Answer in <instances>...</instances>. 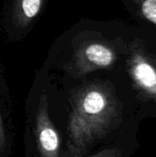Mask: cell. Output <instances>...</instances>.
Here are the masks:
<instances>
[{"instance_id": "6da1fadb", "label": "cell", "mask_w": 156, "mask_h": 157, "mask_svg": "<svg viewBox=\"0 0 156 157\" xmlns=\"http://www.w3.org/2000/svg\"><path fill=\"white\" fill-rule=\"evenodd\" d=\"M70 101L68 157H82L120 124L121 107L111 87L102 82L78 87Z\"/></svg>"}, {"instance_id": "7a4b0ae2", "label": "cell", "mask_w": 156, "mask_h": 157, "mask_svg": "<svg viewBox=\"0 0 156 157\" xmlns=\"http://www.w3.org/2000/svg\"><path fill=\"white\" fill-rule=\"evenodd\" d=\"M116 61L115 51L99 40H86L75 49L68 71L74 77H81L99 69L108 68Z\"/></svg>"}, {"instance_id": "3957f363", "label": "cell", "mask_w": 156, "mask_h": 157, "mask_svg": "<svg viewBox=\"0 0 156 157\" xmlns=\"http://www.w3.org/2000/svg\"><path fill=\"white\" fill-rule=\"evenodd\" d=\"M34 132L40 156L60 157L61 137L50 118L46 94H42L39 101L35 115Z\"/></svg>"}, {"instance_id": "277c9868", "label": "cell", "mask_w": 156, "mask_h": 157, "mask_svg": "<svg viewBox=\"0 0 156 157\" xmlns=\"http://www.w3.org/2000/svg\"><path fill=\"white\" fill-rule=\"evenodd\" d=\"M129 73L136 88L156 102V67L141 52L135 51L129 60Z\"/></svg>"}, {"instance_id": "5b68a950", "label": "cell", "mask_w": 156, "mask_h": 157, "mask_svg": "<svg viewBox=\"0 0 156 157\" xmlns=\"http://www.w3.org/2000/svg\"><path fill=\"white\" fill-rule=\"evenodd\" d=\"M45 0H15L12 8V19L15 25L25 28L40 12Z\"/></svg>"}, {"instance_id": "8992f818", "label": "cell", "mask_w": 156, "mask_h": 157, "mask_svg": "<svg viewBox=\"0 0 156 157\" xmlns=\"http://www.w3.org/2000/svg\"><path fill=\"white\" fill-rule=\"evenodd\" d=\"M143 16L156 26V0H135Z\"/></svg>"}, {"instance_id": "52a82bcc", "label": "cell", "mask_w": 156, "mask_h": 157, "mask_svg": "<svg viewBox=\"0 0 156 157\" xmlns=\"http://www.w3.org/2000/svg\"><path fill=\"white\" fill-rule=\"evenodd\" d=\"M88 157H122V153L119 148H107Z\"/></svg>"}, {"instance_id": "ba28073f", "label": "cell", "mask_w": 156, "mask_h": 157, "mask_svg": "<svg viewBox=\"0 0 156 157\" xmlns=\"http://www.w3.org/2000/svg\"><path fill=\"white\" fill-rule=\"evenodd\" d=\"M6 147V135L5 131V126L0 111V153L4 152Z\"/></svg>"}]
</instances>
